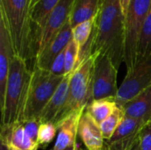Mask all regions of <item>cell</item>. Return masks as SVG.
Here are the masks:
<instances>
[{
    "instance_id": "d4e9b609",
    "label": "cell",
    "mask_w": 151,
    "mask_h": 150,
    "mask_svg": "<svg viewBox=\"0 0 151 150\" xmlns=\"http://www.w3.org/2000/svg\"><path fill=\"white\" fill-rule=\"evenodd\" d=\"M58 132L57 126L53 123H41L38 133V143L42 147L50 145Z\"/></svg>"
},
{
    "instance_id": "2e32d148",
    "label": "cell",
    "mask_w": 151,
    "mask_h": 150,
    "mask_svg": "<svg viewBox=\"0 0 151 150\" xmlns=\"http://www.w3.org/2000/svg\"><path fill=\"white\" fill-rule=\"evenodd\" d=\"M125 116L142 120L145 123L151 122V87L127 102L122 106Z\"/></svg>"
},
{
    "instance_id": "52a82bcc",
    "label": "cell",
    "mask_w": 151,
    "mask_h": 150,
    "mask_svg": "<svg viewBox=\"0 0 151 150\" xmlns=\"http://www.w3.org/2000/svg\"><path fill=\"white\" fill-rule=\"evenodd\" d=\"M151 87V52L138 59L133 67L127 70V74L119 88L116 102L122 106L129 100Z\"/></svg>"
},
{
    "instance_id": "4dcf8cb0",
    "label": "cell",
    "mask_w": 151,
    "mask_h": 150,
    "mask_svg": "<svg viewBox=\"0 0 151 150\" xmlns=\"http://www.w3.org/2000/svg\"><path fill=\"white\" fill-rule=\"evenodd\" d=\"M0 150H9V149L4 144L1 143V145H0Z\"/></svg>"
},
{
    "instance_id": "f546056e",
    "label": "cell",
    "mask_w": 151,
    "mask_h": 150,
    "mask_svg": "<svg viewBox=\"0 0 151 150\" xmlns=\"http://www.w3.org/2000/svg\"><path fill=\"white\" fill-rule=\"evenodd\" d=\"M130 150H141V149H140V142H139V140H138V141L133 146V148Z\"/></svg>"
},
{
    "instance_id": "8fae6325",
    "label": "cell",
    "mask_w": 151,
    "mask_h": 150,
    "mask_svg": "<svg viewBox=\"0 0 151 150\" xmlns=\"http://www.w3.org/2000/svg\"><path fill=\"white\" fill-rule=\"evenodd\" d=\"M73 39V27L70 19L65 23L59 33L53 38L45 50L35 59L34 66L42 70L50 71L55 58L67 47Z\"/></svg>"
},
{
    "instance_id": "603a6c76",
    "label": "cell",
    "mask_w": 151,
    "mask_h": 150,
    "mask_svg": "<svg viewBox=\"0 0 151 150\" xmlns=\"http://www.w3.org/2000/svg\"><path fill=\"white\" fill-rule=\"evenodd\" d=\"M95 24V18L81 22L73 27V39L78 44L80 50L88 42L91 37Z\"/></svg>"
},
{
    "instance_id": "83f0119b",
    "label": "cell",
    "mask_w": 151,
    "mask_h": 150,
    "mask_svg": "<svg viewBox=\"0 0 151 150\" xmlns=\"http://www.w3.org/2000/svg\"><path fill=\"white\" fill-rule=\"evenodd\" d=\"M65 50H63L53 61L50 72L56 75L65 76Z\"/></svg>"
},
{
    "instance_id": "484cf974",
    "label": "cell",
    "mask_w": 151,
    "mask_h": 150,
    "mask_svg": "<svg viewBox=\"0 0 151 150\" xmlns=\"http://www.w3.org/2000/svg\"><path fill=\"white\" fill-rule=\"evenodd\" d=\"M141 150H151V122L146 124L139 134Z\"/></svg>"
},
{
    "instance_id": "30bf717a",
    "label": "cell",
    "mask_w": 151,
    "mask_h": 150,
    "mask_svg": "<svg viewBox=\"0 0 151 150\" xmlns=\"http://www.w3.org/2000/svg\"><path fill=\"white\" fill-rule=\"evenodd\" d=\"M146 124L148 123L125 116L113 136L104 143V150H130L138 141L140 132Z\"/></svg>"
},
{
    "instance_id": "9a60e30c",
    "label": "cell",
    "mask_w": 151,
    "mask_h": 150,
    "mask_svg": "<svg viewBox=\"0 0 151 150\" xmlns=\"http://www.w3.org/2000/svg\"><path fill=\"white\" fill-rule=\"evenodd\" d=\"M84 111L73 112L55 125L58 128V137L51 150H66L77 144L79 122Z\"/></svg>"
},
{
    "instance_id": "d6986e66",
    "label": "cell",
    "mask_w": 151,
    "mask_h": 150,
    "mask_svg": "<svg viewBox=\"0 0 151 150\" xmlns=\"http://www.w3.org/2000/svg\"><path fill=\"white\" fill-rule=\"evenodd\" d=\"M60 1L61 0H32L31 3L32 19L36 28L38 42H39L41 32L45 25V22L50 13L59 4Z\"/></svg>"
},
{
    "instance_id": "44dd1931",
    "label": "cell",
    "mask_w": 151,
    "mask_h": 150,
    "mask_svg": "<svg viewBox=\"0 0 151 150\" xmlns=\"http://www.w3.org/2000/svg\"><path fill=\"white\" fill-rule=\"evenodd\" d=\"M125 118V113L122 107L119 106L115 109V111L104 120L100 124V127L102 130L103 137L105 141H109L119 126H120L121 122Z\"/></svg>"
},
{
    "instance_id": "3957f363",
    "label": "cell",
    "mask_w": 151,
    "mask_h": 150,
    "mask_svg": "<svg viewBox=\"0 0 151 150\" xmlns=\"http://www.w3.org/2000/svg\"><path fill=\"white\" fill-rule=\"evenodd\" d=\"M32 71L27 61L15 55L11 63L4 100L0 103L2 125L22 121Z\"/></svg>"
},
{
    "instance_id": "7a4b0ae2",
    "label": "cell",
    "mask_w": 151,
    "mask_h": 150,
    "mask_svg": "<svg viewBox=\"0 0 151 150\" xmlns=\"http://www.w3.org/2000/svg\"><path fill=\"white\" fill-rule=\"evenodd\" d=\"M31 3L32 0H0V16L8 27L15 55L27 62L35 59L38 49Z\"/></svg>"
},
{
    "instance_id": "4fadbf2b",
    "label": "cell",
    "mask_w": 151,
    "mask_h": 150,
    "mask_svg": "<svg viewBox=\"0 0 151 150\" xmlns=\"http://www.w3.org/2000/svg\"><path fill=\"white\" fill-rule=\"evenodd\" d=\"M15 52L6 23L0 16V103L4 100L11 63Z\"/></svg>"
},
{
    "instance_id": "f1b7e54d",
    "label": "cell",
    "mask_w": 151,
    "mask_h": 150,
    "mask_svg": "<svg viewBox=\"0 0 151 150\" xmlns=\"http://www.w3.org/2000/svg\"><path fill=\"white\" fill-rule=\"evenodd\" d=\"M132 0H119V3H120V5H121V9H122V11L124 13V15L126 16L127 12V10L129 8V5H130V3H131Z\"/></svg>"
},
{
    "instance_id": "e0dca14e",
    "label": "cell",
    "mask_w": 151,
    "mask_h": 150,
    "mask_svg": "<svg viewBox=\"0 0 151 150\" xmlns=\"http://www.w3.org/2000/svg\"><path fill=\"white\" fill-rule=\"evenodd\" d=\"M71 75L72 73L65 75L63 80L42 111L40 118L41 123H54L57 116L67 100Z\"/></svg>"
},
{
    "instance_id": "ac0fdd59",
    "label": "cell",
    "mask_w": 151,
    "mask_h": 150,
    "mask_svg": "<svg viewBox=\"0 0 151 150\" xmlns=\"http://www.w3.org/2000/svg\"><path fill=\"white\" fill-rule=\"evenodd\" d=\"M100 0H75L70 15L72 27L78 24L93 19L98 11Z\"/></svg>"
},
{
    "instance_id": "4316f807",
    "label": "cell",
    "mask_w": 151,
    "mask_h": 150,
    "mask_svg": "<svg viewBox=\"0 0 151 150\" xmlns=\"http://www.w3.org/2000/svg\"><path fill=\"white\" fill-rule=\"evenodd\" d=\"M23 123L25 131L28 137L34 141L38 143V133L41 122L39 120H27V121H21ZM39 144V143H38Z\"/></svg>"
},
{
    "instance_id": "5bb4252c",
    "label": "cell",
    "mask_w": 151,
    "mask_h": 150,
    "mask_svg": "<svg viewBox=\"0 0 151 150\" xmlns=\"http://www.w3.org/2000/svg\"><path fill=\"white\" fill-rule=\"evenodd\" d=\"M78 136L87 150L104 149V139L100 124L86 110L79 122Z\"/></svg>"
},
{
    "instance_id": "cb8c5ba5",
    "label": "cell",
    "mask_w": 151,
    "mask_h": 150,
    "mask_svg": "<svg viewBox=\"0 0 151 150\" xmlns=\"http://www.w3.org/2000/svg\"><path fill=\"white\" fill-rule=\"evenodd\" d=\"M80 48L73 39L68 43L65 50V75L70 74L77 68Z\"/></svg>"
},
{
    "instance_id": "ba28073f",
    "label": "cell",
    "mask_w": 151,
    "mask_h": 150,
    "mask_svg": "<svg viewBox=\"0 0 151 150\" xmlns=\"http://www.w3.org/2000/svg\"><path fill=\"white\" fill-rule=\"evenodd\" d=\"M119 69L104 55L98 54L94 68L92 81V100L116 98L119 91L117 76Z\"/></svg>"
},
{
    "instance_id": "8992f818",
    "label": "cell",
    "mask_w": 151,
    "mask_h": 150,
    "mask_svg": "<svg viewBox=\"0 0 151 150\" xmlns=\"http://www.w3.org/2000/svg\"><path fill=\"white\" fill-rule=\"evenodd\" d=\"M151 8V0H132L125 16L126 38L124 63L127 70L137 60V49L142 25Z\"/></svg>"
},
{
    "instance_id": "277c9868",
    "label": "cell",
    "mask_w": 151,
    "mask_h": 150,
    "mask_svg": "<svg viewBox=\"0 0 151 150\" xmlns=\"http://www.w3.org/2000/svg\"><path fill=\"white\" fill-rule=\"evenodd\" d=\"M97 56L98 53H94L72 72L67 100L57 116L54 125L73 112L85 111L92 101V81Z\"/></svg>"
},
{
    "instance_id": "1f68e13d",
    "label": "cell",
    "mask_w": 151,
    "mask_h": 150,
    "mask_svg": "<svg viewBox=\"0 0 151 150\" xmlns=\"http://www.w3.org/2000/svg\"><path fill=\"white\" fill-rule=\"evenodd\" d=\"M78 149V144H76L75 146H73V147H71V148L67 149L66 150H79V149Z\"/></svg>"
},
{
    "instance_id": "6da1fadb",
    "label": "cell",
    "mask_w": 151,
    "mask_h": 150,
    "mask_svg": "<svg viewBox=\"0 0 151 150\" xmlns=\"http://www.w3.org/2000/svg\"><path fill=\"white\" fill-rule=\"evenodd\" d=\"M93 54L107 56L119 69L124 62L126 26L119 0H100L95 17Z\"/></svg>"
},
{
    "instance_id": "9c48e42d",
    "label": "cell",
    "mask_w": 151,
    "mask_h": 150,
    "mask_svg": "<svg viewBox=\"0 0 151 150\" xmlns=\"http://www.w3.org/2000/svg\"><path fill=\"white\" fill-rule=\"evenodd\" d=\"M75 0H61L50 13L41 32L36 57L41 54L69 20Z\"/></svg>"
},
{
    "instance_id": "7c38bea8",
    "label": "cell",
    "mask_w": 151,
    "mask_h": 150,
    "mask_svg": "<svg viewBox=\"0 0 151 150\" xmlns=\"http://www.w3.org/2000/svg\"><path fill=\"white\" fill-rule=\"evenodd\" d=\"M0 140L9 150H37L40 147L28 137L21 121L2 125Z\"/></svg>"
},
{
    "instance_id": "7402d4cb",
    "label": "cell",
    "mask_w": 151,
    "mask_h": 150,
    "mask_svg": "<svg viewBox=\"0 0 151 150\" xmlns=\"http://www.w3.org/2000/svg\"><path fill=\"white\" fill-rule=\"evenodd\" d=\"M151 52V8L142 25L137 49V60ZM136 60V61H137Z\"/></svg>"
},
{
    "instance_id": "5b68a950",
    "label": "cell",
    "mask_w": 151,
    "mask_h": 150,
    "mask_svg": "<svg viewBox=\"0 0 151 150\" xmlns=\"http://www.w3.org/2000/svg\"><path fill=\"white\" fill-rule=\"evenodd\" d=\"M65 76L34 66L22 121L39 120L42 111Z\"/></svg>"
},
{
    "instance_id": "ffe728a7",
    "label": "cell",
    "mask_w": 151,
    "mask_h": 150,
    "mask_svg": "<svg viewBox=\"0 0 151 150\" xmlns=\"http://www.w3.org/2000/svg\"><path fill=\"white\" fill-rule=\"evenodd\" d=\"M118 107L116 99L113 97L92 100L86 107V111L101 124Z\"/></svg>"
}]
</instances>
